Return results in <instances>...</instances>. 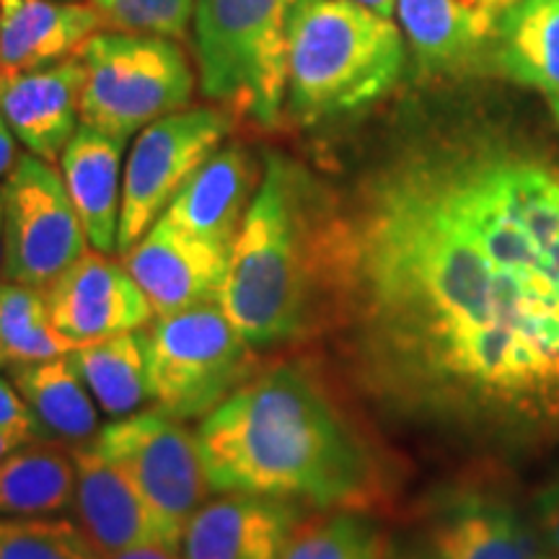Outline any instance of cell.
Masks as SVG:
<instances>
[{
	"label": "cell",
	"instance_id": "cell-1",
	"mask_svg": "<svg viewBox=\"0 0 559 559\" xmlns=\"http://www.w3.org/2000/svg\"><path fill=\"white\" fill-rule=\"evenodd\" d=\"M326 319L376 400L510 449L559 438V164L419 151L340 210Z\"/></svg>",
	"mask_w": 559,
	"mask_h": 559
},
{
	"label": "cell",
	"instance_id": "cell-2",
	"mask_svg": "<svg viewBox=\"0 0 559 559\" xmlns=\"http://www.w3.org/2000/svg\"><path fill=\"white\" fill-rule=\"evenodd\" d=\"M215 492L366 510L373 459L324 386L293 362L249 376L198 428Z\"/></svg>",
	"mask_w": 559,
	"mask_h": 559
},
{
	"label": "cell",
	"instance_id": "cell-3",
	"mask_svg": "<svg viewBox=\"0 0 559 559\" xmlns=\"http://www.w3.org/2000/svg\"><path fill=\"white\" fill-rule=\"evenodd\" d=\"M340 207L296 160L270 153L230 249L223 311L254 349L288 345L324 324Z\"/></svg>",
	"mask_w": 559,
	"mask_h": 559
},
{
	"label": "cell",
	"instance_id": "cell-4",
	"mask_svg": "<svg viewBox=\"0 0 559 559\" xmlns=\"http://www.w3.org/2000/svg\"><path fill=\"white\" fill-rule=\"evenodd\" d=\"M394 19L347 0H298L288 29V109L313 124L379 102L404 68Z\"/></svg>",
	"mask_w": 559,
	"mask_h": 559
},
{
	"label": "cell",
	"instance_id": "cell-5",
	"mask_svg": "<svg viewBox=\"0 0 559 559\" xmlns=\"http://www.w3.org/2000/svg\"><path fill=\"white\" fill-rule=\"evenodd\" d=\"M298 0H194V52L205 96L262 124L288 99V29Z\"/></svg>",
	"mask_w": 559,
	"mask_h": 559
},
{
	"label": "cell",
	"instance_id": "cell-6",
	"mask_svg": "<svg viewBox=\"0 0 559 559\" xmlns=\"http://www.w3.org/2000/svg\"><path fill=\"white\" fill-rule=\"evenodd\" d=\"M81 124L128 143L160 117L187 109L194 73L177 39L102 29L81 47Z\"/></svg>",
	"mask_w": 559,
	"mask_h": 559
},
{
	"label": "cell",
	"instance_id": "cell-7",
	"mask_svg": "<svg viewBox=\"0 0 559 559\" xmlns=\"http://www.w3.org/2000/svg\"><path fill=\"white\" fill-rule=\"evenodd\" d=\"M143 332L151 402L179 419L207 417L254 376V347L223 306L153 317Z\"/></svg>",
	"mask_w": 559,
	"mask_h": 559
},
{
	"label": "cell",
	"instance_id": "cell-8",
	"mask_svg": "<svg viewBox=\"0 0 559 559\" xmlns=\"http://www.w3.org/2000/svg\"><path fill=\"white\" fill-rule=\"evenodd\" d=\"M94 445L135 481L156 515L166 547L177 549L187 523L215 492L198 432L158 407L111 419Z\"/></svg>",
	"mask_w": 559,
	"mask_h": 559
},
{
	"label": "cell",
	"instance_id": "cell-9",
	"mask_svg": "<svg viewBox=\"0 0 559 559\" xmlns=\"http://www.w3.org/2000/svg\"><path fill=\"white\" fill-rule=\"evenodd\" d=\"M5 283L47 290L91 249L62 174L50 160L21 153L0 185Z\"/></svg>",
	"mask_w": 559,
	"mask_h": 559
},
{
	"label": "cell",
	"instance_id": "cell-10",
	"mask_svg": "<svg viewBox=\"0 0 559 559\" xmlns=\"http://www.w3.org/2000/svg\"><path fill=\"white\" fill-rule=\"evenodd\" d=\"M230 120L221 109L198 107L160 117L138 132L124 160L120 251L135 247L148 234L181 187L221 148Z\"/></svg>",
	"mask_w": 559,
	"mask_h": 559
},
{
	"label": "cell",
	"instance_id": "cell-11",
	"mask_svg": "<svg viewBox=\"0 0 559 559\" xmlns=\"http://www.w3.org/2000/svg\"><path fill=\"white\" fill-rule=\"evenodd\" d=\"M228 262L230 247L200 239L166 215L122 254V264L151 300L156 317L221 300Z\"/></svg>",
	"mask_w": 559,
	"mask_h": 559
},
{
	"label": "cell",
	"instance_id": "cell-12",
	"mask_svg": "<svg viewBox=\"0 0 559 559\" xmlns=\"http://www.w3.org/2000/svg\"><path fill=\"white\" fill-rule=\"evenodd\" d=\"M55 326L83 345L151 324L153 306L122 262L88 249L45 290Z\"/></svg>",
	"mask_w": 559,
	"mask_h": 559
},
{
	"label": "cell",
	"instance_id": "cell-13",
	"mask_svg": "<svg viewBox=\"0 0 559 559\" xmlns=\"http://www.w3.org/2000/svg\"><path fill=\"white\" fill-rule=\"evenodd\" d=\"M306 508L264 495L221 492L207 500L181 536V559H283Z\"/></svg>",
	"mask_w": 559,
	"mask_h": 559
},
{
	"label": "cell",
	"instance_id": "cell-14",
	"mask_svg": "<svg viewBox=\"0 0 559 559\" xmlns=\"http://www.w3.org/2000/svg\"><path fill=\"white\" fill-rule=\"evenodd\" d=\"M83 81L81 55L34 70H0V109L26 151L50 164L60 160L81 124Z\"/></svg>",
	"mask_w": 559,
	"mask_h": 559
},
{
	"label": "cell",
	"instance_id": "cell-15",
	"mask_svg": "<svg viewBox=\"0 0 559 559\" xmlns=\"http://www.w3.org/2000/svg\"><path fill=\"white\" fill-rule=\"evenodd\" d=\"M515 0H396V24L417 62L438 73L472 68L498 50Z\"/></svg>",
	"mask_w": 559,
	"mask_h": 559
},
{
	"label": "cell",
	"instance_id": "cell-16",
	"mask_svg": "<svg viewBox=\"0 0 559 559\" xmlns=\"http://www.w3.org/2000/svg\"><path fill=\"white\" fill-rule=\"evenodd\" d=\"M73 459L75 515L104 557H115L143 544H164L148 500L115 461L104 456L94 443L73 449Z\"/></svg>",
	"mask_w": 559,
	"mask_h": 559
},
{
	"label": "cell",
	"instance_id": "cell-17",
	"mask_svg": "<svg viewBox=\"0 0 559 559\" xmlns=\"http://www.w3.org/2000/svg\"><path fill=\"white\" fill-rule=\"evenodd\" d=\"M432 559H544L536 526L500 495L464 492L430 521Z\"/></svg>",
	"mask_w": 559,
	"mask_h": 559
},
{
	"label": "cell",
	"instance_id": "cell-18",
	"mask_svg": "<svg viewBox=\"0 0 559 559\" xmlns=\"http://www.w3.org/2000/svg\"><path fill=\"white\" fill-rule=\"evenodd\" d=\"M260 181V169L243 145L218 148L181 187L164 215L200 239L234 249Z\"/></svg>",
	"mask_w": 559,
	"mask_h": 559
},
{
	"label": "cell",
	"instance_id": "cell-19",
	"mask_svg": "<svg viewBox=\"0 0 559 559\" xmlns=\"http://www.w3.org/2000/svg\"><path fill=\"white\" fill-rule=\"evenodd\" d=\"M104 29L94 5L68 0H0V70H34L75 58Z\"/></svg>",
	"mask_w": 559,
	"mask_h": 559
},
{
	"label": "cell",
	"instance_id": "cell-20",
	"mask_svg": "<svg viewBox=\"0 0 559 559\" xmlns=\"http://www.w3.org/2000/svg\"><path fill=\"white\" fill-rule=\"evenodd\" d=\"M122 151V140L79 124L66 151L60 153L62 181L86 230L88 247L102 254L120 251Z\"/></svg>",
	"mask_w": 559,
	"mask_h": 559
},
{
	"label": "cell",
	"instance_id": "cell-21",
	"mask_svg": "<svg viewBox=\"0 0 559 559\" xmlns=\"http://www.w3.org/2000/svg\"><path fill=\"white\" fill-rule=\"evenodd\" d=\"M11 379L37 417L41 438L79 449L99 436L96 400L70 355L11 368Z\"/></svg>",
	"mask_w": 559,
	"mask_h": 559
},
{
	"label": "cell",
	"instance_id": "cell-22",
	"mask_svg": "<svg viewBox=\"0 0 559 559\" xmlns=\"http://www.w3.org/2000/svg\"><path fill=\"white\" fill-rule=\"evenodd\" d=\"M73 449L37 438L0 459V515H58L73 508Z\"/></svg>",
	"mask_w": 559,
	"mask_h": 559
},
{
	"label": "cell",
	"instance_id": "cell-23",
	"mask_svg": "<svg viewBox=\"0 0 559 559\" xmlns=\"http://www.w3.org/2000/svg\"><path fill=\"white\" fill-rule=\"evenodd\" d=\"M70 360L111 419L135 415L151 402L143 332L83 342L70 353Z\"/></svg>",
	"mask_w": 559,
	"mask_h": 559
},
{
	"label": "cell",
	"instance_id": "cell-24",
	"mask_svg": "<svg viewBox=\"0 0 559 559\" xmlns=\"http://www.w3.org/2000/svg\"><path fill=\"white\" fill-rule=\"evenodd\" d=\"M498 60L513 81L559 96V0H515L502 21Z\"/></svg>",
	"mask_w": 559,
	"mask_h": 559
},
{
	"label": "cell",
	"instance_id": "cell-25",
	"mask_svg": "<svg viewBox=\"0 0 559 559\" xmlns=\"http://www.w3.org/2000/svg\"><path fill=\"white\" fill-rule=\"evenodd\" d=\"M75 347L55 326L45 290L5 280L0 283V353L5 368L62 358Z\"/></svg>",
	"mask_w": 559,
	"mask_h": 559
},
{
	"label": "cell",
	"instance_id": "cell-26",
	"mask_svg": "<svg viewBox=\"0 0 559 559\" xmlns=\"http://www.w3.org/2000/svg\"><path fill=\"white\" fill-rule=\"evenodd\" d=\"M283 559H386V539L366 510H319L298 523Z\"/></svg>",
	"mask_w": 559,
	"mask_h": 559
},
{
	"label": "cell",
	"instance_id": "cell-27",
	"mask_svg": "<svg viewBox=\"0 0 559 559\" xmlns=\"http://www.w3.org/2000/svg\"><path fill=\"white\" fill-rule=\"evenodd\" d=\"M0 559H107L81 523L55 515H0Z\"/></svg>",
	"mask_w": 559,
	"mask_h": 559
},
{
	"label": "cell",
	"instance_id": "cell-28",
	"mask_svg": "<svg viewBox=\"0 0 559 559\" xmlns=\"http://www.w3.org/2000/svg\"><path fill=\"white\" fill-rule=\"evenodd\" d=\"M104 29L130 34H158L181 39L192 24L194 0H91Z\"/></svg>",
	"mask_w": 559,
	"mask_h": 559
},
{
	"label": "cell",
	"instance_id": "cell-29",
	"mask_svg": "<svg viewBox=\"0 0 559 559\" xmlns=\"http://www.w3.org/2000/svg\"><path fill=\"white\" fill-rule=\"evenodd\" d=\"M0 432L24 443L41 438V428L29 404L21 396L16 383L5 381L3 376H0Z\"/></svg>",
	"mask_w": 559,
	"mask_h": 559
},
{
	"label": "cell",
	"instance_id": "cell-30",
	"mask_svg": "<svg viewBox=\"0 0 559 559\" xmlns=\"http://www.w3.org/2000/svg\"><path fill=\"white\" fill-rule=\"evenodd\" d=\"M534 526L544 549H549L551 555L559 557V479L536 492Z\"/></svg>",
	"mask_w": 559,
	"mask_h": 559
},
{
	"label": "cell",
	"instance_id": "cell-31",
	"mask_svg": "<svg viewBox=\"0 0 559 559\" xmlns=\"http://www.w3.org/2000/svg\"><path fill=\"white\" fill-rule=\"evenodd\" d=\"M16 143L19 138L13 135L9 120H5L3 109H0V181L9 177L13 166H16V160L21 153L16 151Z\"/></svg>",
	"mask_w": 559,
	"mask_h": 559
},
{
	"label": "cell",
	"instance_id": "cell-32",
	"mask_svg": "<svg viewBox=\"0 0 559 559\" xmlns=\"http://www.w3.org/2000/svg\"><path fill=\"white\" fill-rule=\"evenodd\" d=\"M107 559H181V555L177 549L156 542V544H143V547L120 551V555L107 557Z\"/></svg>",
	"mask_w": 559,
	"mask_h": 559
},
{
	"label": "cell",
	"instance_id": "cell-33",
	"mask_svg": "<svg viewBox=\"0 0 559 559\" xmlns=\"http://www.w3.org/2000/svg\"><path fill=\"white\" fill-rule=\"evenodd\" d=\"M347 3H358L362 9H370L389 19L396 16V0H347Z\"/></svg>",
	"mask_w": 559,
	"mask_h": 559
},
{
	"label": "cell",
	"instance_id": "cell-34",
	"mask_svg": "<svg viewBox=\"0 0 559 559\" xmlns=\"http://www.w3.org/2000/svg\"><path fill=\"white\" fill-rule=\"evenodd\" d=\"M21 443H24V440H19V438H11V436H3V432H0V459H3V456H9L11 451H16Z\"/></svg>",
	"mask_w": 559,
	"mask_h": 559
},
{
	"label": "cell",
	"instance_id": "cell-35",
	"mask_svg": "<svg viewBox=\"0 0 559 559\" xmlns=\"http://www.w3.org/2000/svg\"><path fill=\"white\" fill-rule=\"evenodd\" d=\"M0 262H3V194H0Z\"/></svg>",
	"mask_w": 559,
	"mask_h": 559
},
{
	"label": "cell",
	"instance_id": "cell-36",
	"mask_svg": "<svg viewBox=\"0 0 559 559\" xmlns=\"http://www.w3.org/2000/svg\"><path fill=\"white\" fill-rule=\"evenodd\" d=\"M549 107H551V115H555V120H557V124H559V96H551Z\"/></svg>",
	"mask_w": 559,
	"mask_h": 559
},
{
	"label": "cell",
	"instance_id": "cell-37",
	"mask_svg": "<svg viewBox=\"0 0 559 559\" xmlns=\"http://www.w3.org/2000/svg\"><path fill=\"white\" fill-rule=\"evenodd\" d=\"M5 368V362H3V353H0V370H3Z\"/></svg>",
	"mask_w": 559,
	"mask_h": 559
},
{
	"label": "cell",
	"instance_id": "cell-38",
	"mask_svg": "<svg viewBox=\"0 0 559 559\" xmlns=\"http://www.w3.org/2000/svg\"><path fill=\"white\" fill-rule=\"evenodd\" d=\"M404 559H425V557H404Z\"/></svg>",
	"mask_w": 559,
	"mask_h": 559
},
{
	"label": "cell",
	"instance_id": "cell-39",
	"mask_svg": "<svg viewBox=\"0 0 559 559\" xmlns=\"http://www.w3.org/2000/svg\"><path fill=\"white\" fill-rule=\"evenodd\" d=\"M68 3H81V0H68Z\"/></svg>",
	"mask_w": 559,
	"mask_h": 559
},
{
	"label": "cell",
	"instance_id": "cell-40",
	"mask_svg": "<svg viewBox=\"0 0 559 559\" xmlns=\"http://www.w3.org/2000/svg\"><path fill=\"white\" fill-rule=\"evenodd\" d=\"M544 559H559V557H544Z\"/></svg>",
	"mask_w": 559,
	"mask_h": 559
}]
</instances>
